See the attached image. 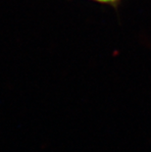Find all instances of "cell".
Instances as JSON below:
<instances>
[{
    "label": "cell",
    "mask_w": 151,
    "mask_h": 152,
    "mask_svg": "<svg viewBox=\"0 0 151 152\" xmlns=\"http://www.w3.org/2000/svg\"><path fill=\"white\" fill-rule=\"evenodd\" d=\"M90 1H94L100 4H106V5H112V6H117L122 0H90Z\"/></svg>",
    "instance_id": "6da1fadb"
}]
</instances>
